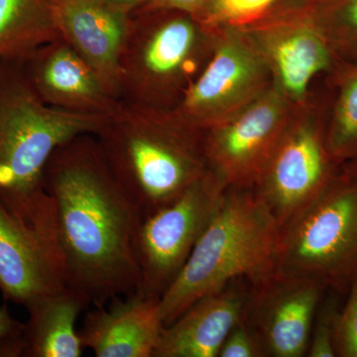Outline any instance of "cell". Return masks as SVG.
I'll return each instance as SVG.
<instances>
[{
    "label": "cell",
    "mask_w": 357,
    "mask_h": 357,
    "mask_svg": "<svg viewBox=\"0 0 357 357\" xmlns=\"http://www.w3.org/2000/svg\"><path fill=\"white\" fill-rule=\"evenodd\" d=\"M48 238L68 287L95 307L138 290L140 213L110 171L95 134L63 143L45 168Z\"/></svg>",
    "instance_id": "cell-1"
},
{
    "label": "cell",
    "mask_w": 357,
    "mask_h": 357,
    "mask_svg": "<svg viewBox=\"0 0 357 357\" xmlns=\"http://www.w3.org/2000/svg\"><path fill=\"white\" fill-rule=\"evenodd\" d=\"M95 135L141 218L172 202L210 169L206 130L177 110L119 102Z\"/></svg>",
    "instance_id": "cell-2"
},
{
    "label": "cell",
    "mask_w": 357,
    "mask_h": 357,
    "mask_svg": "<svg viewBox=\"0 0 357 357\" xmlns=\"http://www.w3.org/2000/svg\"><path fill=\"white\" fill-rule=\"evenodd\" d=\"M105 119L50 107L33 89L22 59L0 60V203L29 227L41 222L52 154L77 135L96 134Z\"/></svg>",
    "instance_id": "cell-3"
},
{
    "label": "cell",
    "mask_w": 357,
    "mask_h": 357,
    "mask_svg": "<svg viewBox=\"0 0 357 357\" xmlns=\"http://www.w3.org/2000/svg\"><path fill=\"white\" fill-rule=\"evenodd\" d=\"M279 227L251 188H229L177 278L159 299L164 326L192 304L244 279L253 288L274 276Z\"/></svg>",
    "instance_id": "cell-4"
},
{
    "label": "cell",
    "mask_w": 357,
    "mask_h": 357,
    "mask_svg": "<svg viewBox=\"0 0 357 357\" xmlns=\"http://www.w3.org/2000/svg\"><path fill=\"white\" fill-rule=\"evenodd\" d=\"M208 32L185 11H132L119 57V100L145 109H177L208 62Z\"/></svg>",
    "instance_id": "cell-5"
},
{
    "label": "cell",
    "mask_w": 357,
    "mask_h": 357,
    "mask_svg": "<svg viewBox=\"0 0 357 357\" xmlns=\"http://www.w3.org/2000/svg\"><path fill=\"white\" fill-rule=\"evenodd\" d=\"M349 292L357 279V178L342 172L279 229L276 271Z\"/></svg>",
    "instance_id": "cell-6"
},
{
    "label": "cell",
    "mask_w": 357,
    "mask_h": 357,
    "mask_svg": "<svg viewBox=\"0 0 357 357\" xmlns=\"http://www.w3.org/2000/svg\"><path fill=\"white\" fill-rule=\"evenodd\" d=\"M229 189L208 172L170 203L141 218L135 238L138 290L160 298L177 278Z\"/></svg>",
    "instance_id": "cell-7"
},
{
    "label": "cell",
    "mask_w": 357,
    "mask_h": 357,
    "mask_svg": "<svg viewBox=\"0 0 357 357\" xmlns=\"http://www.w3.org/2000/svg\"><path fill=\"white\" fill-rule=\"evenodd\" d=\"M326 128L314 119L290 121L261 178L253 188L279 229L337 177Z\"/></svg>",
    "instance_id": "cell-8"
},
{
    "label": "cell",
    "mask_w": 357,
    "mask_h": 357,
    "mask_svg": "<svg viewBox=\"0 0 357 357\" xmlns=\"http://www.w3.org/2000/svg\"><path fill=\"white\" fill-rule=\"evenodd\" d=\"M287 96L265 91L222 124L206 130L208 166L227 188H253L291 119Z\"/></svg>",
    "instance_id": "cell-9"
},
{
    "label": "cell",
    "mask_w": 357,
    "mask_h": 357,
    "mask_svg": "<svg viewBox=\"0 0 357 357\" xmlns=\"http://www.w3.org/2000/svg\"><path fill=\"white\" fill-rule=\"evenodd\" d=\"M266 66L255 44L229 33L217 45L176 110L204 130L215 128L264 93Z\"/></svg>",
    "instance_id": "cell-10"
},
{
    "label": "cell",
    "mask_w": 357,
    "mask_h": 357,
    "mask_svg": "<svg viewBox=\"0 0 357 357\" xmlns=\"http://www.w3.org/2000/svg\"><path fill=\"white\" fill-rule=\"evenodd\" d=\"M326 291L318 282L278 274L252 287L246 319L259 338L265 356H307Z\"/></svg>",
    "instance_id": "cell-11"
},
{
    "label": "cell",
    "mask_w": 357,
    "mask_h": 357,
    "mask_svg": "<svg viewBox=\"0 0 357 357\" xmlns=\"http://www.w3.org/2000/svg\"><path fill=\"white\" fill-rule=\"evenodd\" d=\"M21 59L33 89L52 107L72 114L107 117L121 102L61 37Z\"/></svg>",
    "instance_id": "cell-12"
},
{
    "label": "cell",
    "mask_w": 357,
    "mask_h": 357,
    "mask_svg": "<svg viewBox=\"0 0 357 357\" xmlns=\"http://www.w3.org/2000/svg\"><path fill=\"white\" fill-rule=\"evenodd\" d=\"M57 250L0 203V292L24 307L67 288Z\"/></svg>",
    "instance_id": "cell-13"
},
{
    "label": "cell",
    "mask_w": 357,
    "mask_h": 357,
    "mask_svg": "<svg viewBox=\"0 0 357 357\" xmlns=\"http://www.w3.org/2000/svg\"><path fill=\"white\" fill-rule=\"evenodd\" d=\"M245 281L202 298L164 326L152 357H218L230 331L248 318L252 286Z\"/></svg>",
    "instance_id": "cell-14"
},
{
    "label": "cell",
    "mask_w": 357,
    "mask_h": 357,
    "mask_svg": "<svg viewBox=\"0 0 357 357\" xmlns=\"http://www.w3.org/2000/svg\"><path fill=\"white\" fill-rule=\"evenodd\" d=\"M61 38L65 40L119 100V62L130 11L107 0H56Z\"/></svg>",
    "instance_id": "cell-15"
},
{
    "label": "cell",
    "mask_w": 357,
    "mask_h": 357,
    "mask_svg": "<svg viewBox=\"0 0 357 357\" xmlns=\"http://www.w3.org/2000/svg\"><path fill=\"white\" fill-rule=\"evenodd\" d=\"M286 16L265 31L261 52L276 75L278 88L287 98L299 102L312 79L332 68L337 54L319 27L314 6L306 2L304 13Z\"/></svg>",
    "instance_id": "cell-16"
},
{
    "label": "cell",
    "mask_w": 357,
    "mask_h": 357,
    "mask_svg": "<svg viewBox=\"0 0 357 357\" xmlns=\"http://www.w3.org/2000/svg\"><path fill=\"white\" fill-rule=\"evenodd\" d=\"M160 298L137 290L86 312L79 331L96 357H152L164 328Z\"/></svg>",
    "instance_id": "cell-17"
},
{
    "label": "cell",
    "mask_w": 357,
    "mask_h": 357,
    "mask_svg": "<svg viewBox=\"0 0 357 357\" xmlns=\"http://www.w3.org/2000/svg\"><path fill=\"white\" fill-rule=\"evenodd\" d=\"M89 305L83 294L70 287L35 301L26 307L28 319L21 335L20 356H81L84 347L76 324Z\"/></svg>",
    "instance_id": "cell-18"
},
{
    "label": "cell",
    "mask_w": 357,
    "mask_h": 357,
    "mask_svg": "<svg viewBox=\"0 0 357 357\" xmlns=\"http://www.w3.org/2000/svg\"><path fill=\"white\" fill-rule=\"evenodd\" d=\"M56 0H0V60L60 38Z\"/></svg>",
    "instance_id": "cell-19"
},
{
    "label": "cell",
    "mask_w": 357,
    "mask_h": 357,
    "mask_svg": "<svg viewBox=\"0 0 357 357\" xmlns=\"http://www.w3.org/2000/svg\"><path fill=\"white\" fill-rule=\"evenodd\" d=\"M337 95L326 128L328 152L338 166L357 161V62L340 73Z\"/></svg>",
    "instance_id": "cell-20"
},
{
    "label": "cell",
    "mask_w": 357,
    "mask_h": 357,
    "mask_svg": "<svg viewBox=\"0 0 357 357\" xmlns=\"http://www.w3.org/2000/svg\"><path fill=\"white\" fill-rule=\"evenodd\" d=\"M319 27L337 56L357 62V0L314 6Z\"/></svg>",
    "instance_id": "cell-21"
},
{
    "label": "cell",
    "mask_w": 357,
    "mask_h": 357,
    "mask_svg": "<svg viewBox=\"0 0 357 357\" xmlns=\"http://www.w3.org/2000/svg\"><path fill=\"white\" fill-rule=\"evenodd\" d=\"M279 0H210L194 15L208 29L222 24L252 22L269 13Z\"/></svg>",
    "instance_id": "cell-22"
},
{
    "label": "cell",
    "mask_w": 357,
    "mask_h": 357,
    "mask_svg": "<svg viewBox=\"0 0 357 357\" xmlns=\"http://www.w3.org/2000/svg\"><path fill=\"white\" fill-rule=\"evenodd\" d=\"M335 349L338 357H357V279L349 290V298L338 309L335 321Z\"/></svg>",
    "instance_id": "cell-23"
},
{
    "label": "cell",
    "mask_w": 357,
    "mask_h": 357,
    "mask_svg": "<svg viewBox=\"0 0 357 357\" xmlns=\"http://www.w3.org/2000/svg\"><path fill=\"white\" fill-rule=\"evenodd\" d=\"M338 307L337 301L330 299L319 305L312 325L307 356L335 357V321Z\"/></svg>",
    "instance_id": "cell-24"
},
{
    "label": "cell",
    "mask_w": 357,
    "mask_h": 357,
    "mask_svg": "<svg viewBox=\"0 0 357 357\" xmlns=\"http://www.w3.org/2000/svg\"><path fill=\"white\" fill-rule=\"evenodd\" d=\"M265 356L259 338L248 319L234 326L220 347L218 357Z\"/></svg>",
    "instance_id": "cell-25"
},
{
    "label": "cell",
    "mask_w": 357,
    "mask_h": 357,
    "mask_svg": "<svg viewBox=\"0 0 357 357\" xmlns=\"http://www.w3.org/2000/svg\"><path fill=\"white\" fill-rule=\"evenodd\" d=\"M24 324L13 318L6 304L0 307V357H20Z\"/></svg>",
    "instance_id": "cell-26"
},
{
    "label": "cell",
    "mask_w": 357,
    "mask_h": 357,
    "mask_svg": "<svg viewBox=\"0 0 357 357\" xmlns=\"http://www.w3.org/2000/svg\"><path fill=\"white\" fill-rule=\"evenodd\" d=\"M208 1L210 0H150L143 7L149 9H176L196 15Z\"/></svg>",
    "instance_id": "cell-27"
},
{
    "label": "cell",
    "mask_w": 357,
    "mask_h": 357,
    "mask_svg": "<svg viewBox=\"0 0 357 357\" xmlns=\"http://www.w3.org/2000/svg\"><path fill=\"white\" fill-rule=\"evenodd\" d=\"M107 1L132 13V11L146 6L150 0H107Z\"/></svg>",
    "instance_id": "cell-28"
},
{
    "label": "cell",
    "mask_w": 357,
    "mask_h": 357,
    "mask_svg": "<svg viewBox=\"0 0 357 357\" xmlns=\"http://www.w3.org/2000/svg\"><path fill=\"white\" fill-rule=\"evenodd\" d=\"M342 172L357 178V161L349 162L340 166Z\"/></svg>",
    "instance_id": "cell-29"
},
{
    "label": "cell",
    "mask_w": 357,
    "mask_h": 357,
    "mask_svg": "<svg viewBox=\"0 0 357 357\" xmlns=\"http://www.w3.org/2000/svg\"><path fill=\"white\" fill-rule=\"evenodd\" d=\"M307 3L314 4V6H326V4L333 3L337 0H305Z\"/></svg>",
    "instance_id": "cell-30"
}]
</instances>
